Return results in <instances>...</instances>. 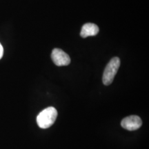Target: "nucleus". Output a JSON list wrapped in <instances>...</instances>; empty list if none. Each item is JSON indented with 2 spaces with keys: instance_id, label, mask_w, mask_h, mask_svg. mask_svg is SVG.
Listing matches in <instances>:
<instances>
[{
  "instance_id": "f257e3e1",
  "label": "nucleus",
  "mask_w": 149,
  "mask_h": 149,
  "mask_svg": "<svg viewBox=\"0 0 149 149\" xmlns=\"http://www.w3.org/2000/svg\"><path fill=\"white\" fill-rule=\"evenodd\" d=\"M57 117V111L54 107H48L40 112L37 117L39 127L43 129L50 128L55 123Z\"/></svg>"
},
{
  "instance_id": "20e7f679",
  "label": "nucleus",
  "mask_w": 149,
  "mask_h": 149,
  "mask_svg": "<svg viewBox=\"0 0 149 149\" xmlns=\"http://www.w3.org/2000/svg\"><path fill=\"white\" fill-rule=\"evenodd\" d=\"M142 125V121L137 115H130L124 118L121 122V126L124 129L133 131L139 129Z\"/></svg>"
},
{
  "instance_id": "7ed1b4c3",
  "label": "nucleus",
  "mask_w": 149,
  "mask_h": 149,
  "mask_svg": "<svg viewBox=\"0 0 149 149\" xmlns=\"http://www.w3.org/2000/svg\"><path fill=\"white\" fill-rule=\"evenodd\" d=\"M51 58L54 64L58 66H68L70 63V58L68 54L60 48H55L51 53Z\"/></svg>"
},
{
  "instance_id": "39448f33",
  "label": "nucleus",
  "mask_w": 149,
  "mask_h": 149,
  "mask_svg": "<svg viewBox=\"0 0 149 149\" xmlns=\"http://www.w3.org/2000/svg\"><path fill=\"white\" fill-rule=\"evenodd\" d=\"M99 27L96 24L93 23H87L85 24L82 26L81 32H80V35L83 38L89 36H95L97 35L99 33Z\"/></svg>"
},
{
  "instance_id": "f03ea898",
  "label": "nucleus",
  "mask_w": 149,
  "mask_h": 149,
  "mask_svg": "<svg viewBox=\"0 0 149 149\" xmlns=\"http://www.w3.org/2000/svg\"><path fill=\"white\" fill-rule=\"evenodd\" d=\"M120 66V59L115 57L111 59L104 69L102 81L106 86L111 84Z\"/></svg>"
},
{
  "instance_id": "423d86ee",
  "label": "nucleus",
  "mask_w": 149,
  "mask_h": 149,
  "mask_svg": "<svg viewBox=\"0 0 149 149\" xmlns=\"http://www.w3.org/2000/svg\"><path fill=\"white\" fill-rule=\"evenodd\" d=\"M3 54V48L2 45L1 44V43H0V59L2 58Z\"/></svg>"
}]
</instances>
